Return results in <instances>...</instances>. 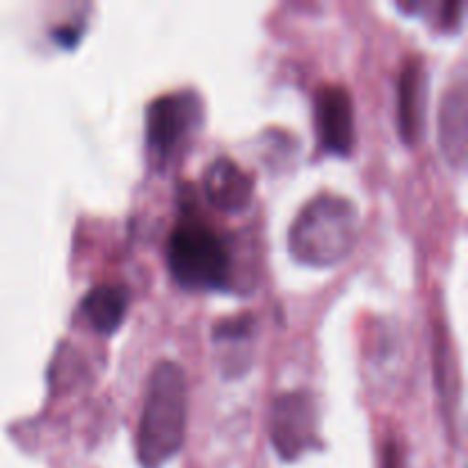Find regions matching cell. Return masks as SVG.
<instances>
[{"label": "cell", "mask_w": 468, "mask_h": 468, "mask_svg": "<svg viewBox=\"0 0 468 468\" xmlns=\"http://www.w3.org/2000/svg\"><path fill=\"white\" fill-rule=\"evenodd\" d=\"M187 423V378L174 361L155 364L149 378L140 428L137 462L144 468H160L183 446Z\"/></svg>", "instance_id": "cell-1"}, {"label": "cell", "mask_w": 468, "mask_h": 468, "mask_svg": "<svg viewBox=\"0 0 468 468\" xmlns=\"http://www.w3.org/2000/svg\"><path fill=\"white\" fill-rule=\"evenodd\" d=\"M359 240V210L346 197L323 192L297 213L288 250L297 263L332 268L352 254Z\"/></svg>", "instance_id": "cell-2"}, {"label": "cell", "mask_w": 468, "mask_h": 468, "mask_svg": "<svg viewBox=\"0 0 468 468\" xmlns=\"http://www.w3.org/2000/svg\"><path fill=\"white\" fill-rule=\"evenodd\" d=\"M167 265L186 291H227L231 286V251L199 219H183L169 233Z\"/></svg>", "instance_id": "cell-3"}, {"label": "cell", "mask_w": 468, "mask_h": 468, "mask_svg": "<svg viewBox=\"0 0 468 468\" xmlns=\"http://www.w3.org/2000/svg\"><path fill=\"white\" fill-rule=\"evenodd\" d=\"M204 119L197 91H172L154 99L146 108V151L154 167L165 169L178 158Z\"/></svg>", "instance_id": "cell-4"}, {"label": "cell", "mask_w": 468, "mask_h": 468, "mask_svg": "<svg viewBox=\"0 0 468 468\" xmlns=\"http://www.w3.org/2000/svg\"><path fill=\"white\" fill-rule=\"evenodd\" d=\"M270 439L286 462L318 446V405L309 391L282 393L270 410Z\"/></svg>", "instance_id": "cell-5"}, {"label": "cell", "mask_w": 468, "mask_h": 468, "mask_svg": "<svg viewBox=\"0 0 468 468\" xmlns=\"http://www.w3.org/2000/svg\"><path fill=\"white\" fill-rule=\"evenodd\" d=\"M315 133H318V144L324 154L350 155L355 149V103L347 91V87L327 85L318 87L314 101Z\"/></svg>", "instance_id": "cell-6"}, {"label": "cell", "mask_w": 468, "mask_h": 468, "mask_svg": "<svg viewBox=\"0 0 468 468\" xmlns=\"http://www.w3.org/2000/svg\"><path fill=\"white\" fill-rule=\"evenodd\" d=\"M428 73L420 55L407 58L398 78V128L402 140L416 146L423 137L425 99H428Z\"/></svg>", "instance_id": "cell-7"}, {"label": "cell", "mask_w": 468, "mask_h": 468, "mask_svg": "<svg viewBox=\"0 0 468 468\" xmlns=\"http://www.w3.org/2000/svg\"><path fill=\"white\" fill-rule=\"evenodd\" d=\"M206 199L219 213L236 215L250 206L254 195V181L250 174L231 158H215L204 172Z\"/></svg>", "instance_id": "cell-8"}, {"label": "cell", "mask_w": 468, "mask_h": 468, "mask_svg": "<svg viewBox=\"0 0 468 468\" xmlns=\"http://www.w3.org/2000/svg\"><path fill=\"white\" fill-rule=\"evenodd\" d=\"M466 85L457 80L446 90L439 110V144L441 154L451 167L460 169L466 163L468 142V117H466Z\"/></svg>", "instance_id": "cell-9"}, {"label": "cell", "mask_w": 468, "mask_h": 468, "mask_svg": "<svg viewBox=\"0 0 468 468\" xmlns=\"http://www.w3.org/2000/svg\"><path fill=\"white\" fill-rule=\"evenodd\" d=\"M128 291L119 283H101L94 286L80 304V314L87 323L103 336L117 332L126 320Z\"/></svg>", "instance_id": "cell-10"}, {"label": "cell", "mask_w": 468, "mask_h": 468, "mask_svg": "<svg viewBox=\"0 0 468 468\" xmlns=\"http://www.w3.org/2000/svg\"><path fill=\"white\" fill-rule=\"evenodd\" d=\"M254 332V318L250 314L238 315V318H227L213 327V338L218 343H238L247 341Z\"/></svg>", "instance_id": "cell-11"}, {"label": "cell", "mask_w": 468, "mask_h": 468, "mask_svg": "<svg viewBox=\"0 0 468 468\" xmlns=\"http://www.w3.org/2000/svg\"><path fill=\"white\" fill-rule=\"evenodd\" d=\"M384 468H402V451L398 441H388L384 451Z\"/></svg>", "instance_id": "cell-12"}, {"label": "cell", "mask_w": 468, "mask_h": 468, "mask_svg": "<svg viewBox=\"0 0 468 468\" xmlns=\"http://www.w3.org/2000/svg\"><path fill=\"white\" fill-rule=\"evenodd\" d=\"M53 35H55V39H58L62 46H73V44H76L78 35H80V30H73L71 26H62V27H58Z\"/></svg>", "instance_id": "cell-13"}]
</instances>
